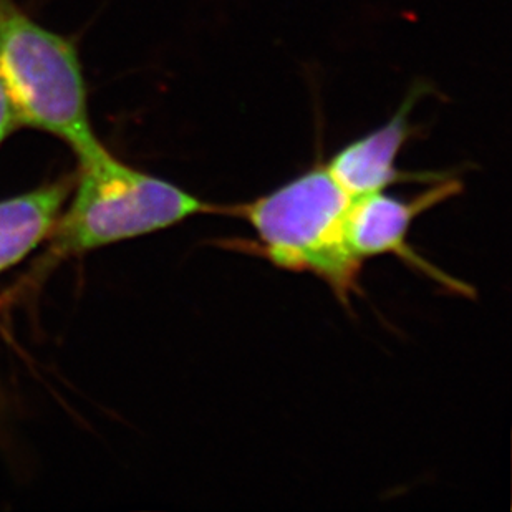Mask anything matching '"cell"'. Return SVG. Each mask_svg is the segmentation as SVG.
<instances>
[{"mask_svg": "<svg viewBox=\"0 0 512 512\" xmlns=\"http://www.w3.org/2000/svg\"><path fill=\"white\" fill-rule=\"evenodd\" d=\"M0 78L19 126L65 141L82 161L107 150L93 131L87 83L72 40L0 0Z\"/></svg>", "mask_w": 512, "mask_h": 512, "instance_id": "obj_1", "label": "cell"}, {"mask_svg": "<svg viewBox=\"0 0 512 512\" xmlns=\"http://www.w3.org/2000/svg\"><path fill=\"white\" fill-rule=\"evenodd\" d=\"M348 196L325 166H315L272 193L229 213L249 223L259 251L285 271L324 279L342 302L358 287L363 262L347 244Z\"/></svg>", "mask_w": 512, "mask_h": 512, "instance_id": "obj_2", "label": "cell"}, {"mask_svg": "<svg viewBox=\"0 0 512 512\" xmlns=\"http://www.w3.org/2000/svg\"><path fill=\"white\" fill-rule=\"evenodd\" d=\"M209 206L170 181L135 170L103 151L82 161L75 198L58 219L54 252L72 256L183 223Z\"/></svg>", "mask_w": 512, "mask_h": 512, "instance_id": "obj_3", "label": "cell"}, {"mask_svg": "<svg viewBox=\"0 0 512 512\" xmlns=\"http://www.w3.org/2000/svg\"><path fill=\"white\" fill-rule=\"evenodd\" d=\"M458 191V181H443L411 201H401L383 191L352 198L347 214L350 251L362 262L380 254H395L426 272H435L411 251L406 244V236L416 216L455 196Z\"/></svg>", "mask_w": 512, "mask_h": 512, "instance_id": "obj_4", "label": "cell"}, {"mask_svg": "<svg viewBox=\"0 0 512 512\" xmlns=\"http://www.w3.org/2000/svg\"><path fill=\"white\" fill-rule=\"evenodd\" d=\"M413 102L415 98H408L392 120L342 148L325 165L350 198L385 191L392 184L408 181V174L398 170L397 160L410 133L408 120Z\"/></svg>", "mask_w": 512, "mask_h": 512, "instance_id": "obj_5", "label": "cell"}, {"mask_svg": "<svg viewBox=\"0 0 512 512\" xmlns=\"http://www.w3.org/2000/svg\"><path fill=\"white\" fill-rule=\"evenodd\" d=\"M68 191L62 181L0 201V272L19 264L54 232Z\"/></svg>", "mask_w": 512, "mask_h": 512, "instance_id": "obj_6", "label": "cell"}, {"mask_svg": "<svg viewBox=\"0 0 512 512\" xmlns=\"http://www.w3.org/2000/svg\"><path fill=\"white\" fill-rule=\"evenodd\" d=\"M17 126H19V121H17V115H15L14 105H12L9 92H7V88H5L2 78H0V143Z\"/></svg>", "mask_w": 512, "mask_h": 512, "instance_id": "obj_7", "label": "cell"}]
</instances>
